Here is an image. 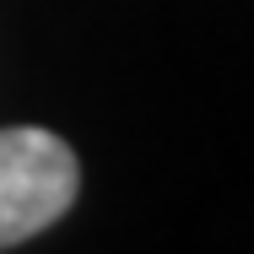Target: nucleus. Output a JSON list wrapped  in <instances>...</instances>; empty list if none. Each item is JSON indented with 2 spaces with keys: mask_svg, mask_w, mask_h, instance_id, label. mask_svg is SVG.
I'll return each mask as SVG.
<instances>
[{
  "mask_svg": "<svg viewBox=\"0 0 254 254\" xmlns=\"http://www.w3.org/2000/svg\"><path fill=\"white\" fill-rule=\"evenodd\" d=\"M81 190L76 152L38 125L0 130V249L27 244L33 233L54 227Z\"/></svg>",
  "mask_w": 254,
  "mask_h": 254,
  "instance_id": "obj_1",
  "label": "nucleus"
}]
</instances>
